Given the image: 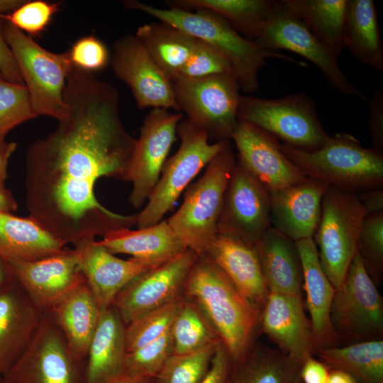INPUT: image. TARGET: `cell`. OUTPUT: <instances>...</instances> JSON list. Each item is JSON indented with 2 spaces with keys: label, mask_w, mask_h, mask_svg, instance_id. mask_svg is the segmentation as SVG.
Wrapping results in <instances>:
<instances>
[{
  "label": "cell",
  "mask_w": 383,
  "mask_h": 383,
  "mask_svg": "<svg viewBox=\"0 0 383 383\" xmlns=\"http://www.w3.org/2000/svg\"><path fill=\"white\" fill-rule=\"evenodd\" d=\"M182 300V297L147 311L127 323L125 328L126 352L144 346L169 331Z\"/></svg>",
  "instance_id": "cell-38"
},
{
  "label": "cell",
  "mask_w": 383,
  "mask_h": 383,
  "mask_svg": "<svg viewBox=\"0 0 383 383\" xmlns=\"http://www.w3.org/2000/svg\"><path fill=\"white\" fill-rule=\"evenodd\" d=\"M67 52L73 65L92 74L104 69L110 60L107 47L94 35L79 38Z\"/></svg>",
  "instance_id": "cell-45"
},
{
  "label": "cell",
  "mask_w": 383,
  "mask_h": 383,
  "mask_svg": "<svg viewBox=\"0 0 383 383\" xmlns=\"http://www.w3.org/2000/svg\"><path fill=\"white\" fill-rule=\"evenodd\" d=\"M168 8L184 11L205 9L214 12L244 38L255 40L277 11L279 1L270 0H172Z\"/></svg>",
  "instance_id": "cell-31"
},
{
  "label": "cell",
  "mask_w": 383,
  "mask_h": 383,
  "mask_svg": "<svg viewBox=\"0 0 383 383\" xmlns=\"http://www.w3.org/2000/svg\"><path fill=\"white\" fill-rule=\"evenodd\" d=\"M0 73L8 81L23 84L13 53L7 45L2 33V21L0 20Z\"/></svg>",
  "instance_id": "cell-48"
},
{
  "label": "cell",
  "mask_w": 383,
  "mask_h": 383,
  "mask_svg": "<svg viewBox=\"0 0 383 383\" xmlns=\"http://www.w3.org/2000/svg\"><path fill=\"white\" fill-rule=\"evenodd\" d=\"M254 246L269 291L301 294L303 272L295 241L270 226Z\"/></svg>",
  "instance_id": "cell-28"
},
{
  "label": "cell",
  "mask_w": 383,
  "mask_h": 383,
  "mask_svg": "<svg viewBox=\"0 0 383 383\" xmlns=\"http://www.w3.org/2000/svg\"><path fill=\"white\" fill-rule=\"evenodd\" d=\"M198 256L187 249L144 272L123 287L112 306L125 325L147 311L182 298L187 276Z\"/></svg>",
  "instance_id": "cell-15"
},
{
  "label": "cell",
  "mask_w": 383,
  "mask_h": 383,
  "mask_svg": "<svg viewBox=\"0 0 383 383\" xmlns=\"http://www.w3.org/2000/svg\"><path fill=\"white\" fill-rule=\"evenodd\" d=\"M126 325L113 306L101 309L85 365L86 383H104L122 374Z\"/></svg>",
  "instance_id": "cell-29"
},
{
  "label": "cell",
  "mask_w": 383,
  "mask_h": 383,
  "mask_svg": "<svg viewBox=\"0 0 383 383\" xmlns=\"http://www.w3.org/2000/svg\"><path fill=\"white\" fill-rule=\"evenodd\" d=\"M326 383H357L355 378L348 372L337 370H329Z\"/></svg>",
  "instance_id": "cell-54"
},
{
  "label": "cell",
  "mask_w": 383,
  "mask_h": 383,
  "mask_svg": "<svg viewBox=\"0 0 383 383\" xmlns=\"http://www.w3.org/2000/svg\"><path fill=\"white\" fill-rule=\"evenodd\" d=\"M67 116L34 141L26 157L29 216L65 245L131 228L137 214L104 206L95 186L101 178L126 181L135 141L119 114V94L109 83L72 67L64 92Z\"/></svg>",
  "instance_id": "cell-1"
},
{
  "label": "cell",
  "mask_w": 383,
  "mask_h": 383,
  "mask_svg": "<svg viewBox=\"0 0 383 383\" xmlns=\"http://www.w3.org/2000/svg\"><path fill=\"white\" fill-rule=\"evenodd\" d=\"M221 74H233L228 59L218 49L197 39L189 60L177 77L194 79Z\"/></svg>",
  "instance_id": "cell-43"
},
{
  "label": "cell",
  "mask_w": 383,
  "mask_h": 383,
  "mask_svg": "<svg viewBox=\"0 0 383 383\" xmlns=\"http://www.w3.org/2000/svg\"><path fill=\"white\" fill-rule=\"evenodd\" d=\"M177 134L181 140L179 147L175 154L166 160L145 206L137 213L138 228L151 226L163 220L192 180L230 145L228 140L210 143L207 133L187 118L180 121Z\"/></svg>",
  "instance_id": "cell-7"
},
{
  "label": "cell",
  "mask_w": 383,
  "mask_h": 383,
  "mask_svg": "<svg viewBox=\"0 0 383 383\" xmlns=\"http://www.w3.org/2000/svg\"><path fill=\"white\" fill-rule=\"evenodd\" d=\"M12 274L43 312L85 281L75 249L32 261H7Z\"/></svg>",
  "instance_id": "cell-18"
},
{
  "label": "cell",
  "mask_w": 383,
  "mask_h": 383,
  "mask_svg": "<svg viewBox=\"0 0 383 383\" xmlns=\"http://www.w3.org/2000/svg\"><path fill=\"white\" fill-rule=\"evenodd\" d=\"M1 21L4 38L28 91L33 110L38 116L57 121L64 118L67 114L64 92L73 66L68 52L48 51L10 23Z\"/></svg>",
  "instance_id": "cell-6"
},
{
  "label": "cell",
  "mask_w": 383,
  "mask_h": 383,
  "mask_svg": "<svg viewBox=\"0 0 383 383\" xmlns=\"http://www.w3.org/2000/svg\"><path fill=\"white\" fill-rule=\"evenodd\" d=\"M175 99L187 119L209 136L228 140L238 123L240 86L233 74L171 80Z\"/></svg>",
  "instance_id": "cell-11"
},
{
  "label": "cell",
  "mask_w": 383,
  "mask_h": 383,
  "mask_svg": "<svg viewBox=\"0 0 383 383\" xmlns=\"http://www.w3.org/2000/svg\"><path fill=\"white\" fill-rule=\"evenodd\" d=\"M173 354L170 329L157 340L136 350L126 352L122 374L152 379Z\"/></svg>",
  "instance_id": "cell-40"
},
{
  "label": "cell",
  "mask_w": 383,
  "mask_h": 383,
  "mask_svg": "<svg viewBox=\"0 0 383 383\" xmlns=\"http://www.w3.org/2000/svg\"><path fill=\"white\" fill-rule=\"evenodd\" d=\"M124 6L175 26L220 50L230 61L240 90L245 93L258 89V72L265 66L267 59L297 62L287 55L266 50L255 40L244 38L223 17L209 10L161 9L137 0L126 1Z\"/></svg>",
  "instance_id": "cell-3"
},
{
  "label": "cell",
  "mask_w": 383,
  "mask_h": 383,
  "mask_svg": "<svg viewBox=\"0 0 383 383\" xmlns=\"http://www.w3.org/2000/svg\"><path fill=\"white\" fill-rule=\"evenodd\" d=\"M238 162L269 192L298 184L307 177L282 153L277 139L247 122L238 121L231 136Z\"/></svg>",
  "instance_id": "cell-19"
},
{
  "label": "cell",
  "mask_w": 383,
  "mask_h": 383,
  "mask_svg": "<svg viewBox=\"0 0 383 383\" xmlns=\"http://www.w3.org/2000/svg\"><path fill=\"white\" fill-rule=\"evenodd\" d=\"M15 280L8 262L0 255V290Z\"/></svg>",
  "instance_id": "cell-53"
},
{
  "label": "cell",
  "mask_w": 383,
  "mask_h": 383,
  "mask_svg": "<svg viewBox=\"0 0 383 383\" xmlns=\"http://www.w3.org/2000/svg\"><path fill=\"white\" fill-rule=\"evenodd\" d=\"M59 7V3L26 1L12 13L1 16L0 20L10 23L31 38L38 37L45 30Z\"/></svg>",
  "instance_id": "cell-44"
},
{
  "label": "cell",
  "mask_w": 383,
  "mask_h": 383,
  "mask_svg": "<svg viewBox=\"0 0 383 383\" xmlns=\"http://www.w3.org/2000/svg\"><path fill=\"white\" fill-rule=\"evenodd\" d=\"M271 226L269 190L236 162L218 222V233L255 245Z\"/></svg>",
  "instance_id": "cell-17"
},
{
  "label": "cell",
  "mask_w": 383,
  "mask_h": 383,
  "mask_svg": "<svg viewBox=\"0 0 383 383\" xmlns=\"http://www.w3.org/2000/svg\"><path fill=\"white\" fill-rule=\"evenodd\" d=\"M182 119L181 113L161 108L152 109L145 118L126 179L132 184L129 201L135 208L147 202L155 189Z\"/></svg>",
  "instance_id": "cell-14"
},
{
  "label": "cell",
  "mask_w": 383,
  "mask_h": 383,
  "mask_svg": "<svg viewBox=\"0 0 383 383\" xmlns=\"http://www.w3.org/2000/svg\"><path fill=\"white\" fill-rule=\"evenodd\" d=\"M236 160L230 145L206 167L204 174L187 188L179 209L167 219L188 249L205 254L218 233L224 195Z\"/></svg>",
  "instance_id": "cell-5"
},
{
  "label": "cell",
  "mask_w": 383,
  "mask_h": 383,
  "mask_svg": "<svg viewBox=\"0 0 383 383\" xmlns=\"http://www.w3.org/2000/svg\"><path fill=\"white\" fill-rule=\"evenodd\" d=\"M46 313L60 331L73 357L82 362L87 359L100 313L86 280L57 301Z\"/></svg>",
  "instance_id": "cell-27"
},
{
  "label": "cell",
  "mask_w": 383,
  "mask_h": 383,
  "mask_svg": "<svg viewBox=\"0 0 383 383\" xmlns=\"http://www.w3.org/2000/svg\"><path fill=\"white\" fill-rule=\"evenodd\" d=\"M0 383H6L4 376L0 373Z\"/></svg>",
  "instance_id": "cell-57"
},
{
  "label": "cell",
  "mask_w": 383,
  "mask_h": 383,
  "mask_svg": "<svg viewBox=\"0 0 383 383\" xmlns=\"http://www.w3.org/2000/svg\"><path fill=\"white\" fill-rule=\"evenodd\" d=\"M183 297L201 312L233 363L255 344L261 309L245 299L206 255H199L187 276Z\"/></svg>",
  "instance_id": "cell-2"
},
{
  "label": "cell",
  "mask_w": 383,
  "mask_h": 383,
  "mask_svg": "<svg viewBox=\"0 0 383 383\" xmlns=\"http://www.w3.org/2000/svg\"><path fill=\"white\" fill-rule=\"evenodd\" d=\"M328 373V367L312 357L301 365L300 377L302 383H326Z\"/></svg>",
  "instance_id": "cell-49"
},
{
  "label": "cell",
  "mask_w": 383,
  "mask_h": 383,
  "mask_svg": "<svg viewBox=\"0 0 383 383\" xmlns=\"http://www.w3.org/2000/svg\"><path fill=\"white\" fill-rule=\"evenodd\" d=\"M170 333L176 355L196 352L221 342L196 306L183 296Z\"/></svg>",
  "instance_id": "cell-37"
},
{
  "label": "cell",
  "mask_w": 383,
  "mask_h": 383,
  "mask_svg": "<svg viewBox=\"0 0 383 383\" xmlns=\"http://www.w3.org/2000/svg\"><path fill=\"white\" fill-rule=\"evenodd\" d=\"M233 360L223 343L217 346L210 367L201 383H230Z\"/></svg>",
  "instance_id": "cell-46"
},
{
  "label": "cell",
  "mask_w": 383,
  "mask_h": 383,
  "mask_svg": "<svg viewBox=\"0 0 383 383\" xmlns=\"http://www.w3.org/2000/svg\"><path fill=\"white\" fill-rule=\"evenodd\" d=\"M282 1L335 58L340 56L348 0Z\"/></svg>",
  "instance_id": "cell-33"
},
{
  "label": "cell",
  "mask_w": 383,
  "mask_h": 383,
  "mask_svg": "<svg viewBox=\"0 0 383 383\" xmlns=\"http://www.w3.org/2000/svg\"><path fill=\"white\" fill-rule=\"evenodd\" d=\"M255 41L266 50L295 52L314 64L330 86L341 94L365 100L364 94L349 80L337 58L283 3Z\"/></svg>",
  "instance_id": "cell-13"
},
{
  "label": "cell",
  "mask_w": 383,
  "mask_h": 383,
  "mask_svg": "<svg viewBox=\"0 0 383 383\" xmlns=\"http://www.w3.org/2000/svg\"><path fill=\"white\" fill-rule=\"evenodd\" d=\"M220 343L190 353L171 355L151 383H201Z\"/></svg>",
  "instance_id": "cell-39"
},
{
  "label": "cell",
  "mask_w": 383,
  "mask_h": 383,
  "mask_svg": "<svg viewBox=\"0 0 383 383\" xmlns=\"http://www.w3.org/2000/svg\"><path fill=\"white\" fill-rule=\"evenodd\" d=\"M74 246L82 272L100 310L111 306L123 287L153 267L133 257H117L95 239L84 240Z\"/></svg>",
  "instance_id": "cell-21"
},
{
  "label": "cell",
  "mask_w": 383,
  "mask_h": 383,
  "mask_svg": "<svg viewBox=\"0 0 383 383\" xmlns=\"http://www.w3.org/2000/svg\"><path fill=\"white\" fill-rule=\"evenodd\" d=\"M295 243L301 262L303 289L306 292V306L310 315L316 353L321 348L338 346L340 340L331 319L335 289L322 269L313 238Z\"/></svg>",
  "instance_id": "cell-24"
},
{
  "label": "cell",
  "mask_w": 383,
  "mask_h": 383,
  "mask_svg": "<svg viewBox=\"0 0 383 383\" xmlns=\"http://www.w3.org/2000/svg\"><path fill=\"white\" fill-rule=\"evenodd\" d=\"M357 251L369 275L375 284L379 283L383 270V211L365 216Z\"/></svg>",
  "instance_id": "cell-42"
},
{
  "label": "cell",
  "mask_w": 383,
  "mask_h": 383,
  "mask_svg": "<svg viewBox=\"0 0 383 383\" xmlns=\"http://www.w3.org/2000/svg\"><path fill=\"white\" fill-rule=\"evenodd\" d=\"M81 364L44 312L31 340L4 379L6 383H86L85 367Z\"/></svg>",
  "instance_id": "cell-12"
},
{
  "label": "cell",
  "mask_w": 383,
  "mask_h": 383,
  "mask_svg": "<svg viewBox=\"0 0 383 383\" xmlns=\"http://www.w3.org/2000/svg\"><path fill=\"white\" fill-rule=\"evenodd\" d=\"M366 215L357 193L328 185L313 240L322 269L335 289L344 280L357 252Z\"/></svg>",
  "instance_id": "cell-8"
},
{
  "label": "cell",
  "mask_w": 383,
  "mask_h": 383,
  "mask_svg": "<svg viewBox=\"0 0 383 383\" xmlns=\"http://www.w3.org/2000/svg\"><path fill=\"white\" fill-rule=\"evenodd\" d=\"M152 379L138 378L121 374L104 383H151Z\"/></svg>",
  "instance_id": "cell-56"
},
{
  "label": "cell",
  "mask_w": 383,
  "mask_h": 383,
  "mask_svg": "<svg viewBox=\"0 0 383 383\" xmlns=\"http://www.w3.org/2000/svg\"><path fill=\"white\" fill-rule=\"evenodd\" d=\"M280 149L306 177L328 185L355 193L382 186L383 154L363 147L352 134L338 133L313 151L287 144Z\"/></svg>",
  "instance_id": "cell-4"
},
{
  "label": "cell",
  "mask_w": 383,
  "mask_h": 383,
  "mask_svg": "<svg viewBox=\"0 0 383 383\" xmlns=\"http://www.w3.org/2000/svg\"><path fill=\"white\" fill-rule=\"evenodd\" d=\"M16 148L17 144L15 142L0 140V189H6L9 161Z\"/></svg>",
  "instance_id": "cell-51"
},
{
  "label": "cell",
  "mask_w": 383,
  "mask_h": 383,
  "mask_svg": "<svg viewBox=\"0 0 383 383\" xmlns=\"http://www.w3.org/2000/svg\"><path fill=\"white\" fill-rule=\"evenodd\" d=\"M260 331L277 346V350L301 365L316 354L301 294L270 292L261 310Z\"/></svg>",
  "instance_id": "cell-20"
},
{
  "label": "cell",
  "mask_w": 383,
  "mask_h": 383,
  "mask_svg": "<svg viewBox=\"0 0 383 383\" xmlns=\"http://www.w3.org/2000/svg\"><path fill=\"white\" fill-rule=\"evenodd\" d=\"M17 209V203L9 190L0 189V211L11 213Z\"/></svg>",
  "instance_id": "cell-52"
},
{
  "label": "cell",
  "mask_w": 383,
  "mask_h": 383,
  "mask_svg": "<svg viewBox=\"0 0 383 383\" xmlns=\"http://www.w3.org/2000/svg\"><path fill=\"white\" fill-rule=\"evenodd\" d=\"M25 1L23 0H0V16L12 13Z\"/></svg>",
  "instance_id": "cell-55"
},
{
  "label": "cell",
  "mask_w": 383,
  "mask_h": 383,
  "mask_svg": "<svg viewBox=\"0 0 383 383\" xmlns=\"http://www.w3.org/2000/svg\"><path fill=\"white\" fill-rule=\"evenodd\" d=\"M66 245L30 216L0 211V255L6 261H32L60 252Z\"/></svg>",
  "instance_id": "cell-30"
},
{
  "label": "cell",
  "mask_w": 383,
  "mask_h": 383,
  "mask_svg": "<svg viewBox=\"0 0 383 383\" xmlns=\"http://www.w3.org/2000/svg\"><path fill=\"white\" fill-rule=\"evenodd\" d=\"M316 354L329 370L345 371L357 383H383V340L323 348Z\"/></svg>",
  "instance_id": "cell-36"
},
{
  "label": "cell",
  "mask_w": 383,
  "mask_h": 383,
  "mask_svg": "<svg viewBox=\"0 0 383 383\" xmlns=\"http://www.w3.org/2000/svg\"><path fill=\"white\" fill-rule=\"evenodd\" d=\"M135 35L171 80L178 76L197 41L194 36L162 21L143 24Z\"/></svg>",
  "instance_id": "cell-34"
},
{
  "label": "cell",
  "mask_w": 383,
  "mask_h": 383,
  "mask_svg": "<svg viewBox=\"0 0 383 383\" xmlns=\"http://www.w3.org/2000/svg\"><path fill=\"white\" fill-rule=\"evenodd\" d=\"M331 319L340 342L347 345L382 340L383 299L358 251L335 289Z\"/></svg>",
  "instance_id": "cell-10"
},
{
  "label": "cell",
  "mask_w": 383,
  "mask_h": 383,
  "mask_svg": "<svg viewBox=\"0 0 383 383\" xmlns=\"http://www.w3.org/2000/svg\"><path fill=\"white\" fill-rule=\"evenodd\" d=\"M38 116L26 87L8 81L0 73V140H5L18 125Z\"/></svg>",
  "instance_id": "cell-41"
},
{
  "label": "cell",
  "mask_w": 383,
  "mask_h": 383,
  "mask_svg": "<svg viewBox=\"0 0 383 383\" xmlns=\"http://www.w3.org/2000/svg\"><path fill=\"white\" fill-rule=\"evenodd\" d=\"M111 64L116 76L130 87L138 109L180 111L171 79L135 34L114 43Z\"/></svg>",
  "instance_id": "cell-16"
},
{
  "label": "cell",
  "mask_w": 383,
  "mask_h": 383,
  "mask_svg": "<svg viewBox=\"0 0 383 383\" xmlns=\"http://www.w3.org/2000/svg\"><path fill=\"white\" fill-rule=\"evenodd\" d=\"M343 45L362 63L383 69V47L372 0H348Z\"/></svg>",
  "instance_id": "cell-32"
},
{
  "label": "cell",
  "mask_w": 383,
  "mask_h": 383,
  "mask_svg": "<svg viewBox=\"0 0 383 383\" xmlns=\"http://www.w3.org/2000/svg\"><path fill=\"white\" fill-rule=\"evenodd\" d=\"M98 242L113 254L130 255L153 267L188 249L173 231L167 219L137 230H113Z\"/></svg>",
  "instance_id": "cell-26"
},
{
  "label": "cell",
  "mask_w": 383,
  "mask_h": 383,
  "mask_svg": "<svg viewBox=\"0 0 383 383\" xmlns=\"http://www.w3.org/2000/svg\"><path fill=\"white\" fill-rule=\"evenodd\" d=\"M367 214L383 211V190L380 188L360 192L357 195Z\"/></svg>",
  "instance_id": "cell-50"
},
{
  "label": "cell",
  "mask_w": 383,
  "mask_h": 383,
  "mask_svg": "<svg viewBox=\"0 0 383 383\" xmlns=\"http://www.w3.org/2000/svg\"><path fill=\"white\" fill-rule=\"evenodd\" d=\"M369 130L373 148L383 152V91L376 90L369 101Z\"/></svg>",
  "instance_id": "cell-47"
},
{
  "label": "cell",
  "mask_w": 383,
  "mask_h": 383,
  "mask_svg": "<svg viewBox=\"0 0 383 383\" xmlns=\"http://www.w3.org/2000/svg\"><path fill=\"white\" fill-rule=\"evenodd\" d=\"M327 187L307 177L298 184L270 192L271 224L294 241L313 238Z\"/></svg>",
  "instance_id": "cell-22"
},
{
  "label": "cell",
  "mask_w": 383,
  "mask_h": 383,
  "mask_svg": "<svg viewBox=\"0 0 383 383\" xmlns=\"http://www.w3.org/2000/svg\"><path fill=\"white\" fill-rule=\"evenodd\" d=\"M301 365L277 349L254 345L233 363L230 383H302Z\"/></svg>",
  "instance_id": "cell-35"
},
{
  "label": "cell",
  "mask_w": 383,
  "mask_h": 383,
  "mask_svg": "<svg viewBox=\"0 0 383 383\" xmlns=\"http://www.w3.org/2000/svg\"><path fill=\"white\" fill-rule=\"evenodd\" d=\"M238 120L306 151L320 148L331 137L321 123L313 101L301 93L279 99L241 96Z\"/></svg>",
  "instance_id": "cell-9"
},
{
  "label": "cell",
  "mask_w": 383,
  "mask_h": 383,
  "mask_svg": "<svg viewBox=\"0 0 383 383\" xmlns=\"http://www.w3.org/2000/svg\"><path fill=\"white\" fill-rule=\"evenodd\" d=\"M43 313L16 280L0 290V373L4 376L27 348Z\"/></svg>",
  "instance_id": "cell-23"
},
{
  "label": "cell",
  "mask_w": 383,
  "mask_h": 383,
  "mask_svg": "<svg viewBox=\"0 0 383 383\" xmlns=\"http://www.w3.org/2000/svg\"><path fill=\"white\" fill-rule=\"evenodd\" d=\"M205 254L245 299L262 310L270 291L254 245L235 236L218 233Z\"/></svg>",
  "instance_id": "cell-25"
}]
</instances>
